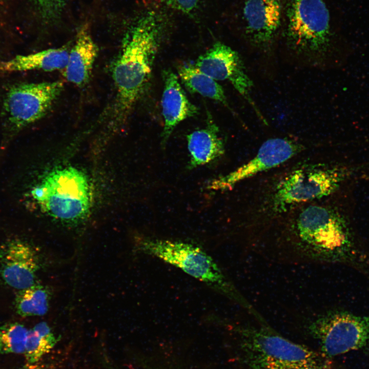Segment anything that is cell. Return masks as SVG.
<instances>
[{
    "mask_svg": "<svg viewBox=\"0 0 369 369\" xmlns=\"http://www.w3.org/2000/svg\"><path fill=\"white\" fill-rule=\"evenodd\" d=\"M136 250L180 268L236 302L255 318L260 316L213 258L199 247L180 241L142 237L136 241Z\"/></svg>",
    "mask_w": 369,
    "mask_h": 369,
    "instance_id": "277c9868",
    "label": "cell"
},
{
    "mask_svg": "<svg viewBox=\"0 0 369 369\" xmlns=\"http://www.w3.org/2000/svg\"><path fill=\"white\" fill-rule=\"evenodd\" d=\"M308 329L324 357H333L364 347L369 341V315L333 310L311 320Z\"/></svg>",
    "mask_w": 369,
    "mask_h": 369,
    "instance_id": "8992f818",
    "label": "cell"
},
{
    "mask_svg": "<svg viewBox=\"0 0 369 369\" xmlns=\"http://www.w3.org/2000/svg\"><path fill=\"white\" fill-rule=\"evenodd\" d=\"M170 8L183 14L190 15L195 12L200 0H161Z\"/></svg>",
    "mask_w": 369,
    "mask_h": 369,
    "instance_id": "cb8c5ba5",
    "label": "cell"
},
{
    "mask_svg": "<svg viewBox=\"0 0 369 369\" xmlns=\"http://www.w3.org/2000/svg\"><path fill=\"white\" fill-rule=\"evenodd\" d=\"M99 49L87 25L78 30L74 44L69 52L64 75L71 83L82 87L89 81Z\"/></svg>",
    "mask_w": 369,
    "mask_h": 369,
    "instance_id": "9a60e30c",
    "label": "cell"
},
{
    "mask_svg": "<svg viewBox=\"0 0 369 369\" xmlns=\"http://www.w3.org/2000/svg\"><path fill=\"white\" fill-rule=\"evenodd\" d=\"M18 369H46L44 366L37 363H27Z\"/></svg>",
    "mask_w": 369,
    "mask_h": 369,
    "instance_id": "d4e9b609",
    "label": "cell"
},
{
    "mask_svg": "<svg viewBox=\"0 0 369 369\" xmlns=\"http://www.w3.org/2000/svg\"><path fill=\"white\" fill-rule=\"evenodd\" d=\"M166 29L163 15L151 10L127 32L111 67L116 94L111 119L114 124L128 119L147 91Z\"/></svg>",
    "mask_w": 369,
    "mask_h": 369,
    "instance_id": "6da1fadb",
    "label": "cell"
},
{
    "mask_svg": "<svg viewBox=\"0 0 369 369\" xmlns=\"http://www.w3.org/2000/svg\"><path fill=\"white\" fill-rule=\"evenodd\" d=\"M60 81L23 83L7 93L3 111L12 129L20 130L43 118L63 90Z\"/></svg>",
    "mask_w": 369,
    "mask_h": 369,
    "instance_id": "9c48e42d",
    "label": "cell"
},
{
    "mask_svg": "<svg viewBox=\"0 0 369 369\" xmlns=\"http://www.w3.org/2000/svg\"><path fill=\"white\" fill-rule=\"evenodd\" d=\"M31 194L49 215L65 221L81 218L90 208L88 181L84 173L73 168L50 172Z\"/></svg>",
    "mask_w": 369,
    "mask_h": 369,
    "instance_id": "5b68a950",
    "label": "cell"
},
{
    "mask_svg": "<svg viewBox=\"0 0 369 369\" xmlns=\"http://www.w3.org/2000/svg\"><path fill=\"white\" fill-rule=\"evenodd\" d=\"M345 170L314 166L294 170L277 185L272 197L275 211L319 199L334 192L346 176Z\"/></svg>",
    "mask_w": 369,
    "mask_h": 369,
    "instance_id": "52a82bcc",
    "label": "cell"
},
{
    "mask_svg": "<svg viewBox=\"0 0 369 369\" xmlns=\"http://www.w3.org/2000/svg\"><path fill=\"white\" fill-rule=\"evenodd\" d=\"M248 363L265 361L325 365L322 355L282 337L266 323L239 328Z\"/></svg>",
    "mask_w": 369,
    "mask_h": 369,
    "instance_id": "ba28073f",
    "label": "cell"
},
{
    "mask_svg": "<svg viewBox=\"0 0 369 369\" xmlns=\"http://www.w3.org/2000/svg\"><path fill=\"white\" fill-rule=\"evenodd\" d=\"M300 149L299 144L286 138L269 139L263 143L253 158L233 172L211 180L207 188L217 191L230 190L241 180L285 162Z\"/></svg>",
    "mask_w": 369,
    "mask_h": 369,
    "instance_id": "7c38bea8",
    "label": "cell"
},
{
    "mask_svg": "<svg viewBox=\"0 0 369 369\" xmlns=\"http://www.w3.org/2000/svg\"><path fill=\"white\" fill-rule=\"evenodd\" d=\"M162 76L163 89L161 106L164 124L161 138L164 147L177 126L197 115L198 109L188 99L175 73L169 69H165Z\"/></svg>",
    "mask_w": 369,
    "mask_h": 369,
    "instance_id": "5bb4252c",
    "label": "cell"
},
{
    "mask_svg": "<svg viewBox=\"0 0 369 369\" xmlns=\"http://www.w3.org/2000/svg\"><path fill=\"white\" fill-rule=\"evenodd\" d=\"M68 55L69 52L65 48H51L35 53L17 55L8 60L1 61L0 72L64 70Z\"/></svg>",
    "mask_w": 369,
    "mask_h": 369,
    "instance_id": "e0dca14e",
    "label": "cell"
},
{
    "mask_svg": "<svg viewBox=\"0 0 369 369\" xmlns=\"http://www.w3.org/2000/svg\"><path fill=\"white\" fill-rule=\"evenodd\" d=\"M195 65L217 81H228L250 104L265 122L250 96L253 84L238 53L220 42L215 43L196 59Z\"/></svg>",
    "mask_w": 369,
    "mask_h": 369,
    "instance_id": "30bf717a",
    "label": "cell"
},
{
    "mask_svg": "<svg viewBox=\"0 0 369 369\" xmlns=\"http://www.w3.org/2000/svg\"><path fill=\"white\" fill-rule=\"evenodd\" d=\"M282 27L288 49L311 63L340 65L352 53L338 40L325 0H284Z\"/></svg>",
    "mask_w": 369,
    "mask_h": 369,
    "instance_id": "3957f363",
    "label": "cell"
},
{
    "mask_svg": "<svg viewBox=\"0 0 369 369\" xmlns=\"http://www.w3.org/2000/svg\"><path fill=\"white\" fill-rule=\"evenodd\" d=\"M50 299L48 288L34 283L17 292L14 302L16 311L23 317L44 315L48 311Z\"/></svg>",
    "mask_w": 369,
    "mask_h": 369,
    "instance_id": "d6986e66",
    "label": "cell"
},
{
    "mask_svg": "<svg viewBox=\"0 0 369 369\" xmlns=\"http://www.w3.org/2000/svg\"><path fill=\"white\" fill-rule=\"evenodd\" d=\"M70 0H36L37 10L42 20L54 24L60 18Z\"/></svg>",
    "mask_w": 369,
    "mask_h": 369,
    "instance_id": "7402d4cb",
    "label": "cell"
},
{
    "mask_svg": "<svg viewBox=\"0 0 369 369\" xmlns=\"http://www.w3.org/2000/svg\"><path fill=\"white\" fill-rule=\"evenodd\" d=\"M283 0H243L241 18L250 44L266 50L282 26Z\"/></svg>",
    "mask_w": 369,
    "mask_h": 369,
    "instance_id": "8fae6325",
    "label": "cell"
},
{
    "mask_svg": "<svg viewBox=\"0 0 369 369\" xmlns=\"http://www.w3.org/2000/svg\"><path fill=\"white\" fill-rule=\"evenodd\" d=\"M57 342V338L46 322L36 324L28 330L24 354L27 363H37Z\"/></svg>",
    "mask_w": 369,
    "mask_h": 369,
    "instance_id": "ffe728a7",
    "label": "cell"
},
{
    "mask_svg": "<svg viewBox=\"0 0 369 369\" xmlns=\"http://www.w3.org/2000/svg\"><path fill=\"white\" fill-rule=\"evenodd\" d=\"M354 249L344 218L331 209L312 206L300 213L289 237L263 256L295 264L345 262L353 259Z\"/></svg>",
    "mask_w": 369,
    "mask_h": 369,
    "instance_id": "7a4b0ae2",
    "label": "cell"
},
{
    "mask_svg": "<svg viewBox=\"0 0 369 369\" xmlns=\"http://www.w3.org/2000/svg\"><path fill=\"white\" fill-rule=\"evenodd\" d=\"M28 330L18 322L0 325V355L24 354Z\"/></svg>",
    "mask_w": 369,
    "mask_h": 369,
    "instance_id": "44dd1931",
    "label": "cell"
},
{
    "mask_svg": "<svg viewBox=\"0 0 369 369\" xmlns=\"http://www.w3.org/2000/svg\"><path fill=\"white\" fill-rule=\"evenodd\" d=\"M38 268L36 253L24 241L14 239L0 246V277L9 286L19 291L33 285Z\"/></svg>",
    "mask_w": 369,
    "mask_h": 369,
    "instance_id": "4fadbf2b",
    "label": "cell"
},
{
    "mask_svg": "<svg viewBox=\"0 0 369 369\" xmlns=\"http://www.w3.org/2000/svg\"><path fill=\"white\" fill-rule=\"evenodd\" d=\"M177 72L178 76L190 93L216 101L231 109L222 86L195 64H181L178 67Z\"/></svg>",
    "mask_w": 369,
    "mask_h": 369,
    "instance_id": "ac0fdd59",
    "label": "cell"
},
{
    "mask_svg": "<svg viewBox=\"0 0 369 369\" xmlns=\"http://www.w3.org/2000/svg\"><path fill=\"white\" fill-rule=\"evenodd\" d=\"M207 119L203 128L194 131L187 136L189 169L210 163L224 153V143L220 135L219 128L209 112Z\"/></svg>",
    "mask_w": 369,
    "mask_h": 369,
    "instance_id": "2e32d148",
    "label": "cell"
},
{
    "mask_svg": "<svg viewBox=\"0 0 369 369\" xmlns=\"http://www.w3.org/2000/svg\"><path fill=\"white\" fill-rule=\"evenodd\" d=\"M248 369H326V368L325 365L272 361L248 363Z\"/></svg>",
    "mask_w": 369,
    "mask_h": 369,
    "instance_id": "603a6c76",
    "label": "cell"
}]
</instances>
